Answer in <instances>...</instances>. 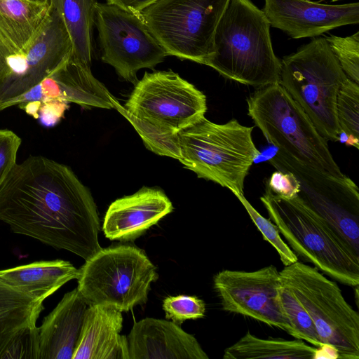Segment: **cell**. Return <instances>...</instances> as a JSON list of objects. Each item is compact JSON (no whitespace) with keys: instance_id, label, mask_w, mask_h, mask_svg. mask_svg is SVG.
I'll return each instance as SVG.
<instances>
[{"instance_id":"25","label":"cell","mask_w":359,"mask_h":359,"mask_svg":"<svg viewBox=\"0 0 359 359\" xmlns=\"http://www.w3.org/2000/svg\"><path fill=\"white\" fill-rule=\"evenodd\" d=\"M60 14L70 36L72 59L90 66L96 0H50Z\"/></svg>"},{"instance_id":"7","label":"cell","mask_w":359,"mask_h":359,"mask_svg":"<svg viewBox=\"0 0 359 359\" xmlns=\"http://www.w3.org/2000/svg\"><path fill=\"white\" fill-rule=\"evenodd\" d=\"M247 103L248 115L268 142L278 150L318 170L344 175L327 141L279 83L258 88Z\"/></svg>"},{"instance_id":"30","label":"cell","mask_w":359,"mask_h":359,"mask_svg":"<svg viewBox=\"0 0 359 359\" xmlns=\"http://www.w3.org/2000/svg\"><path fill=\"white\" fill-rule=\"evenodd\" d=\"M162 307L166 319L179 325L187 320L203 318L205 312L204 302L196 296H170L163 300Z\"/></svg>"},{"instance_id":"38","label":"cell","mask_w":359,"mask_h":359,"mask_svg":"<svg viewBox=\"0 0 359 359\" xmlns=\"http://www.w3.org/2000/svg\"><path fill=\"white\" fill-rule=\"evenodd\" d=\"M33 1H40V2H46V1H49L50 0H33Z\"/></svg>"},{"instance_id":"10","label":"cell","mask_w":359,"mask_h":359,"mask_svg":"<svg viewBox=\"0 0 359 359\" xmlns=\"http://www.w3.org/2000/svg\"><path fill=\"white\" fill-rule=\"evenodd\" d=\"M229 0H156L140 15L168 55L205 65Z\"/></svg>"},{"instance_id":"9","label":"cell","mask_w":359,"mask_h":359,"mask_svg":"<svg viewBox=\"0 0 359 359\" xmlns=\"http://www.w3.org/2000/svg\"><path fill=\"white\" fill-rule=\"evenodd\" d=\"M280 276L311 317L323 345L337 358L358 359L359 314L338 285L299 260L285 266Z\"/></svg>"},{"instance_id":"1","label":"cell","mask_w":359,"mask_h":359,"mask_svg":"<svg viewBox=\"0 0 359 359\" xmlns=\"http://www.w3.org/2000/svg\"><path fill=\"white\" fill-rule=\"evenodd\" d=\"M0 220L85 260L102 248L97 207L68 166L41 156L16 163L0 187Z\"/></svg>"},{"instance_id":"24","label":"cell","mask_w":359,"mask_h":359,"mask_svg":"<svg viewBox=\"0 0 359 359\" xmlns=\"http://www.w3.org/2000/svg\"><path fill=\"white\" fill-rule=\"evenodd\" d=\"M321 348L299 339H261L250 332L224 350V359H313Z\"/></svg>"},{"instance_id":"21","label":"cell","mask_w":359,"mask_h":359,"mask_svg":"<svg viewBox=\"0 0 359 359\" xmlns=\"http://www.w3.org/2000/svg\"><path fill=\"white\" fill-rule=\"evenodd\" d=\"M79 276V269L62 259L35 262L0 270L1 280L42 302Z\"/></svg>"},{"instance_id":"32","label":"cell","mask_w":359,"mask_h":359,"mask_svg":"<svg viewBox=\"0 0 359 359\" xmlns=\"http://www.w3.org/2000/svg\"><path fill=\"white\" fill-rule=\"evenodd\" d=\"M68 102L59 100L34 101L20 105L27 114L39 119L43 125L53 126L64 115Z\"/></svg>"},{"instance_id":"29","label":"cell","mask_w":359,"mask_h":359,"mask_svg":"<svg viewBox=\"0 0 359 359\" xmlns=\"http://www.w3.org/2000/svg\"><path fill=\"white\" fill-rule=\"evenodd\" d=\"M324 38L347 77L359 83V32L345 37L330 35Z\"/></svg>"},{"instance_id":"2","label":"cell","mask_w":359,"mask_h":359,"mask_svg":"<svg viewBox=\"0 0 359 359\" xmlns=\"http://www.w3.org/2000/svg\"><path fill=\"white\" fill-rule=\"evenodd\" d=\"M111 101L149 150L178 161L177 133L204 117L207 111L205 95L171 70L145 72L124 106L114 96Z\"/></svg>"},{"instance_id":"28","label":"cell","mask_w":359,"mask_h":359,"mask_svg":"<svg viewBox=\"0 0 359 359\" xmlns=\"http://www.w3.org/2000/svg\"><path fill=\"white\" fill-rule=\"evenodd\" d=\"M244 206L263 238L269 242L278 252L284 266H288L299 260L298 257L280 237L277 226L270 219L262 216L249 203L243 194H234Z\"/></svg>"},{"instance_id":"31","label":"cell","mask_w":359,"mask_h":359,"mask_svg":"<svg viewBox=\"0 0 359 359\" xmlns=\"http://www.w3.org/2000/svg\"><path fill=\"white\" fill-rule=\"evenodd\" d=\"M39 346L38 327L32 325L15 336L4 352L1 359H39Z\"/></svg>"},{"instance_id":"36","label":"cell","mask_w":359,"mask_h":359,"mask_svg":"<svg viewBox=\"0 0 359 359\" xmlns=\"http://www.w3.org/2000/svg\"><path fill=\"white\" fill-rule=\"evenodd\" d=\"M18 53H20L0 34V76L7 68L8 59Z\"/></svg>"},{"instance_id":"33","label":"cell","mask_w":359,"mask_h":359,"mask_svg":"<svg viewBox=\"0 0 359 359\" xmlns=\"http://www.w3.org/2000/svg\"><path fill=\"white\" fill-rule=\"evenodd\" d=\"M21 139L14 132L0 129V187L13 166L17 163V154Z\"/></svg>"},{"instance_id":"4","label":"cell","mask_w":359,"mask_h":359,"mask_svg":"<svg viewBox=\"0 0 359 359\" xmlns=\"http://www.w3.org/2000/svg\"><path fill=\"white\" fill-rule=\"evenodd\" d=\"M260 200L298 257L337 282L353 287L359 285V255L298 196L286 199L266 188Z\"/></svg>"},{"instance_id":"14","label":"cell","mask_w":359,"mask_h":359,"mask_svg":"<svg viewBox=\"0 0 359 359\" xmlns=\"http://www.w3.org/2000/svg\"><path fill=\"white\" fill-rule=\"evenodd\" d=\"M280 271L273 265L253 271L224 269L213 278L222 309L281 329L293 335L281 309Z\"/></svg>"},{"instance_id":"13","label":"cell","mask_w":359,"mask_h":359,"mask_svg":"<svg viewBox=\"0 0 359 359\" xmlns=\"http://www.w3.org/2000/svg\"><path fill=\"white\" fill-rule=\"evenodd\" d=\"M70 36L59 12L51 4L41 31L25 53L8 59L0 76V111L50 76L72 55Z\"/></svg>"},{"instance_id":"20","label":"cell","mask_w":359,"mask_h":359,"mask_svg":"<svg viewBox=\"0 0 359 359\" xmlns=\"http://www.w3.org/2000/svg\"><path fill=\"white\" fill-rule=\"evenodd\" d=\"M87 307L77 288L64 295L38 327L39 359H72Z\"/></svg>"},{"instance_id":"18","label":"cell","mask_w":359,"mask_h":359,"mask_svg":"<svg viewBox=\"0 0 359 359\" xmlns=\"http://www.w3.org/2000/svg\"><path fill=\"white\" fill-rule=\"evenodd\" d=\"M41 101L59 100L85 107L112 109L113 95L93 74L90 66L72 57L34 87Z\"/></svg>"},{"instance_id":"15","label":"cell","mask_w":359,"mask_h":359,"mask_svg":"<svg viewBox=\"0 0 359 359\" xmlns=\"http://www.w3.org/2000/svg\"><path fill=\"white\" fill-rule=\"evenodd\" d=\"M270 26L292 39L317 37L330 30L359 22V3L325 4L309 0H264Z\"/></svg>"},{"instance_id":"3","label":"cell","mask_w":359,"mask_h":359,"mask_svg":"<svg viewBox=\"0 0 359 359\" xmlns=\"http://www.w3.org/2000/svg\"><path fill=\"white\" fill-rule=\"evenodd\" d=\"M270 24L250 0H229L217 25L206 65L236 82L260 88L279 83Z\"/></svg>"},{"instance_id":"26","label":"cell","mask_w":359,"mask_h":359,"mask_svg":"<svg viewBox=\"0 0 359 359\" xmlns=\"http://www.w3.org/2000/svg\"><path fill=\"white\" fill-rule=\"evenodd\" d=\"M281 309L292 330V337L305 341L317 348L324 346L320 342L315 325L302 304L294 297L290 288L283 281L279 287Z\"/></svg>"},{"instance_id":"12","label":"cell","mask_w":359,"mask_h":359,"mask_svg":"<svg viewBox=\"0 0 359 359\" xmlns=\"http://www.w3.org/2000/svg\"><path fill=\"white\" fill-rule=\"evenodd\" d=\"M94 25L102 60L126 81L135 84L140 69H153L168 56L140 15L107 2H97Z\"/></svg>"},{"instance_id":"23","label":"cell","mask_w":359,"mask_h":359,"mask_svg":"<svg viewBox=\"0 0 359 359\" xmlns=\"http://www.w3.org/2000/svg\"><path fill=\"white\" fill-rule=\"evenodd\" d=\"M43 309L42 301L0 280V359L18 334L36 325Z\"/></svg>"},{"instance_id":"37","label":"cell","mask_w":359,"mask_h":359,"mask_svg":"<svg viewBox=\"0 0 359 359\" xmlns=\"http://www.w3.org/2000/svg\"><path fill=\"white\" fill-rule=\"evenodd\" d=\"M0 34L2 35L10 43H11L10 42V41L8 39V38L6 37V34H5V32L3 29V27L1 26V24L0 22ZM12 44V43H11ZM13 45V44H12ZM15 47V46H14Z\"/></svg>"},{"instance_id":"8","label":"cell","mask_w":359,"mask_h":359,"mask_svg":"<svg viewBox=\"0 0 359 359\" xmlns=\"http://www.w3.org/2000/svg\"><path fill=\"white\" fill-rule=\"evenodd\" d=\"M158 278L144 252L130 245L101 248L79 269L77 290L89 305H109L128 311L144 304Z\"/></svg>"},{"instance_id":"17","label":"cell","mask_w":359,"mask_h":359,"mask_svg":"<svg viewBox=\"0 0 359 359\" xmlns=\"http://www.w3.org/2000/svg\"><path fill=\"white\" fill-rule=\"evenodd\" d=\"M129 359H208L195 337L172 321L146 318L127 336Z\"/></svg>"},{"instance_id":"16","label":"cell","mask_w":359,"mask_h":359,"mask_svg":"<svg viewBox=\"0 0 359 359\" xmlns=\"http://www.w3.org/2000/svg\"><path fill=\"white\" fill-rule=\"evenodd\" d=\"M172 210V202L163 190L144 187L109 206L102 230L110 240L133 241Z\"/></svg>"},{"instance_id":"11","label":"cell","mask_w":359,"mask_h":359,"mask_svg":"<svg viewBox=\"0 0 359 359\" xmlns=\"http://www.w3.org/2000/svg\"><path fill=\"white\" fill-rule=\"evenodd\" d=\"M269 163L294 175L300 185L297 196L359 255V190L351 179L318 170L279 150Z\"/></svg>"},{"instance_id":"35","label":"cell","mask_w":359,"mask_h":359,"mask_svg":"<svg viewBox=\"0 0 359 359\" xmlns=\"http://www.w3.org/2000/svg\"><path fill=\"white\" fill-rule=\"evenodd\" d=\"M156 0H107V3L118 6L137 15Z\"/></svg>"},{"instance_id":"5","label":"cell","mask_w":359,"mask_h":359,"mask_svg":"<svg viewBox=\"0 0 359 359\" xmlns=\"http://www.w3.org/2000/svg\"><path fill=\"white\" fill-rule=\"evenodd\" d=\"M253 128L236 119L217 124L204 116L177 133L179 161L199 178L243 194L245 179L260 154Z\"/></svg>"},{"instance_id":"34","label":"cell","mask_w":359,"mask_h":359,"mask_svg":"<svg viewBox=\"0 0 359 359\" xmlns=\"http://www.w3.org/2000/svg\"><path fill=\"white\" fill-rule=\"evenodd\" d=\"M266 188L277 196L292 199L298 196L300 185L297 179L290 172L277 170L271 175Z\"/></svg>"},{"instance_id":"6","label":"cell","mask_w":359,"mask_h":359,"mask_svg":"<svg viewBox=\"0 0 359 359\" xmlns=\"http://www.w3.org/2000/svg\"><path fill=\"white\" fill-rule=\"evenodd\" d=\"M348 79L324 37H314L280 60L279 83L301 106L326 141L338 142L339 92Z\"/></svg>"},{"instance_id":"22","label":"cell","mask_w":359,"mask_h":359,"mask_svg":"<svg viewBox=\"0 0 359 359\" xmlns=\"http://www.w3.org/2000/svg\"><path fill=\"white\" fill-rule=\"evenodd\" d=\"M51 4L33 0H0V22L10 42L25 53L49 15Z\"/></svg>"},{"instance_id":"27","label":"cell","mask_w":359,"mask_h":359,"mask_svg":"<svg viewBox=\"0 0 359 359\" xmlns=\"http://www.w3.org/2000/svg\"><path fill=\"white\" fill-rule=\"evenodd\" d=\"M337 116L346 144L359 148V85L350 79L341 86L337 100Z\"/></svg>"},{"instance_id":"19","label":"cell","mask_w":359,"mask_h":359,"mask_svg":"<svg viewBox=\"0 0 359 359\" xmlns=\"http://www.w3.org/2000/svg\"><path fill=\"white\" fill-rule=\"evenodd\" d=\"M122 327L121 311L109 305H89L72 359H129Z\"/></svg>"}]
</instances>
